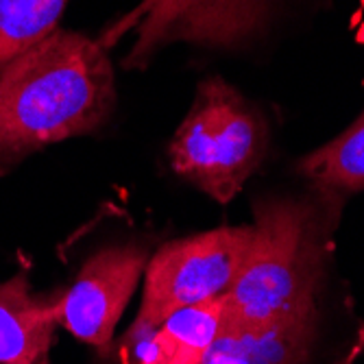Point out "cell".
<instances>
[{
  "mask_svg": "<svg viewBox=\"0 0 364 364\" xmlns=\"http://www.w3.org/2000/svg\"><path fill=\"white\" fill-rule=\"evenodd\" d=\"M251 245L253 225H223L159 247L146 262L142 304L118 355L146 341L175 312L225 296L236 284Z\"/></svg>",
  "mask_w": 364,
  "mask_h": 364,
  "instance_id": "cell-4",
  "label": "cell"
},
{
  "mask_svg": "<svg viewBox=\"0 0 364 364\" xmlns=\"http://www.w3.org/2000/svg\"><path fill=\"white\" fill-rule=\"evenodd\" d=\"M341 214L343 203L314 190L255 201L251 253L223 296L218 329L267 325L321 304L329 288Z\"/></svg>",
  "mask_w": 364,
  "mask_h": 364,
  "instance_id": "cell-2",
  "label": "cell"
},
{
  "mask_svg": "<svg viewBox=\"0 0 364 364\" xmlns=\"http://www.w3.org/2000/svg\"><path fill=\"white\" fill-rule=\"evenodd\" d=\"M262 112L220 77L196 85L194 101L168 144L173 171L218 203L234 201L269 151Z\"/></svg>",
  "mask_w": 364,
  "mask_h": 364,
  "instance_id": "cell-3",
  "label": "cell"
},
{
  "mask_svg": "<svg viewBox=\"0 0 364 364\" xmlns=\"http://www.w3.org/2000/svg\"><path fill=\"white\" fill-rule=\"evenodd\" d=\"M220 316L223 296L183 308L118 360L120 364H203L216 341Z\"/></svg>",
  "mask_w": 364,
  "mask_h": 364,
  "instance_id": "cell-9",
  "label": "cell"
},
{
  "mask_svg": "<svg viewBox=\"0 0 364 364\" xmlns=\"http://www.w3.org/2000/svg\"><path fill=\"white\" fill-rule=\"evenodd\" d=\"M68 0H0V68L59 26Z\"/></svg>",
  "mask_w": 364,
  "mask_h": 364,
  "instance_id": "cell-11",
  "label": "cell"
},
{
  "mask_svg": "<svg viewBox=\"0 0 364 364\" xmlns=\"http://www.w3.org/2000/svg\"><path fill=\"white\" fill-rule=\"evenodd\" d=\"M114 107L116 79L107 48L57 26L0 68V166L94 134Z\"/></svg>",
  "mask_w": 364,
  "mask_h": 364,
  "instance_id": "cell-1",
  "label": "cell"
},
{
  "mask_svg": "<svg viewBox=\"0 0 364 364\" xmlns=\"http://www.w3.org/2000/svg\"><path fill=\"white\" fill-rule=\"evenodd\" d=\"M299 173L310 190L343 203L364 190V112L341 136L304 155L296 161Z\"/></svg>",
  "mask_w": 364,
  "mask_h": 364,
  "instance_id": "cell-10",
  "label": "cell"
},
{
  "mask_svg": "<svg viewBox=\"0 0 364 364\" xmlns=\"http://www.w3.org/2000/svg\"><path fill=\"white\" fill-rule=\"evenodd\" d=\"M61 294L36 292L26 271L0 284V364H48Z\"/></svg>",
  "mask_w": 364,
  "mask_h": 364,
  "instance_id": "cell-8",
  "label": "cell"
},
{
  "mask_svg": "<svg viewBox=\"0 0 364 364\" xmlns=\"http://www.w3.org/2000/svg\"><path fill=\"white\" fill-rule=\"evenodd\" d=\"M146 262L149 251L140 245H114L94 253L61 294L59 327L107 353L114 329L144 277Z\"/></svg>",
  "mask_w": 364,
  "mask_h": 364,
  "instance_id": "cell-6",
  "label": "cell"
},
{
  "mask_svg": "<svg viewBox=\"0 0 364 364\" xmlns=\"http://www.w3.org/2000/svg\"><path fill=\"white\" fill-rule=\"evenodd\" d=\"M332 347L327 296L301 312L245 329H218L203 364H351Z\"/></svg>",
  "mask_w": 364,
  "mask_h": 364,
  "instance_id": "cell-7",
  "label": "cell"
},
{
  "mask_svg": "<svg viewBox=\"0 0 364 364\" xmlns=\"http://www.w3.org/2000/svg\"><path fill=\"white\" fill-rule=\"evenodd\" d=\"M275 0H140L127 16L101 33L105 48L134 33L122 65L142 70L171 44L210 48L245 46L267 26Z\"/></svg>",
  "mask_w": 364,
  "mask_h": 364,
  "instance_id": "cell-5",
  "label": "cell"
}]
</instances>
